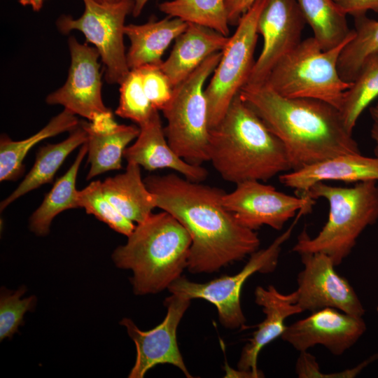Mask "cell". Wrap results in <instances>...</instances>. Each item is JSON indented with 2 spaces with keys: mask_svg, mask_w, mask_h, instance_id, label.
I'll return each mask as SVG.
<instances>
[{
  "mask_svg": "<svg viewBox=\"0 0 378 378\" xmlns=\"http://www.w3.org/2000/svg\"><path fill=\"white\" fill-rule=\"evenodd\" d=\"M144 181L155 195L157 207L172 215L190 234V272H214L258 250V234L223 206L222 189L174 173L150 175Z\"/></svg>",
  "mask_w": 378,
  "mask_h": 378,
  "instance_id": "1",
  "label": "cell"
},
{
  "mask_svg": "<svg viewBox=\"0 0 378 378\" xmlns=\"http://www.w3.org/2000/svg\"><path fill=\"white\" fill-rule=\"evenodd\" d=\"M239 96L283 143L290 171L338 155L360 153L339 109L326 102L285 97L265 85H245Z\"/></svg>",
  "mask_w": 378,
  "mask_h": 378,
  "instance_id": "2",
  "label": "cell"
},
{
  "mask_svg": "<svg viewBox=\"0 0 378 378\" xmlns=\"http://www.w3.org/2000/svg\"><path fill=\"white\" fill-rule=\"evenodd\" d=\"M209 161L235 184L267 181L291 170L281 140L237 94L220 122L209 131Z\"/></svg>",
  "mask_w": 378,
  "mask_h": 378,
  "instance_id": "3",
  "label": "cell"
},
{
  "mask_svg": "<svg viewBox=\"0 0 378 378\" xmlns=\"http://www.w3.org/2000/svg\"><path fill=\"white\" fill-rule=\"evenodd\" d=\"M191 243L188 232L172 215L152 213L115 249L112 259L117 267L132 272L136 295L155 294L168 289L187 269Z\"/></svg>",
  "mask_w": 378,
  "mask_h": 378,
  "instance_id": "4",
  "label": "cell"
},
{
  "mask_svg": "<svg viewBox=\"0 0 378 378\" xmlns=\"http://www.w3.org/2000/svg\"><path fill=\"white\" fill-rule=\"evenodd\" d=\"M377 181L340 187L319 182L311 187L307 196L322 198L329 206L328 217L321 231L311 237L303 230L292 251L300 255L323 253L336 266L351 253L360 234L378 220Z\"/></svg>",
  "mask_w": 378,
  "mask_h": 378,
  "instance_id": "5",
  "label": "cell"
},
{
  "mask_svg": "<svg viewBox=\"0 0 378 378\" xmlns=\"http://www.w3.org/2000/svg\"><path fill=\"white\" fill-rule=\"evenodd\" d=\"M354 37L328 50L313 36L301 41L274 65L264 85L285 97L316 99L339 109L352 83L340 77L339 57Z\"/></svg>",
  "mask_w": 378,
  "mask_h": 378,
  "instance_id": "6",
  "label": "cell"
},
{
  "mask_svg": "<svg viewBox=\"0 0 378 378\" xmlns=\"http://www.w3.org/2000/svg\"><path fill=\"white\" fill-rule=\"evenodd\" d=\"M221 55L222 51L213 54L174 86L170 101L162 111L167 121L164 131L169 145L192 164L209 161L210 129L204 84Z\"/></svg>",
  "mask_w": 378,
  "mask_h": 378,
  "instance_id": "7",
  "label": "cell"
},
{
  "mask_svg": "<svg viewBox=\"0 0 378 378\" xmlns=\"http://www.w3.org/2000/svg\"><path fill=\"white\" fill-rule=\"evenodd\" d=\"M302 216V213L298 212L289 227L269 246L252 253L238 273L223 275L205 283L192 282L181 276L169 286V291L191 300L204 299L216 306L219 321L224 327L230 329L245 328L246 319L240 300L244 283L255 273H270L276 269L282 246L291 236L295 225Z\"/></svg>",
  "mask_w": 378,
  "mask_h": 378,
  "instance_id": "8",
  "label": "cell"
},
{
  "mask_svg": "<svg viewBox=\"0 0 378 378\" xmlns=\"http://www.w3.org/2000/svg\"><path fill=\"white\" fill-rule=\"evenodd\" d=\"M266 0H256L242 15L204 90L209 129L225 115L230 103L248 80L255 64L258 21Z\"/></svg>",
  "mask_w": 378,
  "mask_h": 378,
  "instance_id": "9",
  "label": "cell"
},
{
  "mask_svg": "<svg viewBox=\"0 0 378 378\" xmlns=\"http://www.w3.org/2000/svg\"><path fill=\"white\" fill-rule=\"evenodd\" d=\"M84 11L74 18L62 15L57 20L58 30L63 34L76 30L93 45L104 66L105 80L110 84H120L130 69L127 62L124 44L125 20L132 14L134 1L115 4H99L82 0Z\"/></svg>",
  "mask_w": 378,
  "mask_h": 378,
  "instance_id": "10",
  "label": "cell"
},
{
  "mask_svg": "<svg viewBox=\"0 0 378 378\" xmlns=\"http://www.w3.org/2000/svg\"><path fill=\"white\" fill-rule=\"evenodd\" d=\"M223 206L244 227L256 230L267 225L281 230L284 224L301 211H312L315 200L309 197L290 195L262 181L248 180L236 184L223 196Z\"/></svg>",
  "mask_w": 378,
  "mask_h": 378,
  "instance_id": "11",
  "label": "cell"
},
{
  "mask_svg": "<svg viewBox=\"0 0 378 378\" xmlns=\"http://www.w3.org/2000/svg\"><path fill=\"white\" fill-rule=\"evenodd\" d=\"M304 266L298 275L296 293L300 308L311 312L333 308L363 317L365 309L349 281L335 270L332 258L323 253L300 255Z\"/></svg>",
  "mask_w": 378,
  "mask_h": 378,
  "instance_id": "12",
  "label": "cell"
},
{
  "mask_svg": "<svg viewBox=\"0 0 378 378\" xmlns=\"http://www.w3.org/2000/svg\"><path fill=\"white\" fill-rule=\"evenodd\" d=\"M71 63L65 83L46 97L50 105H61L89 121L111 112L102 99L99 54L94 47L68 39Z\"/></svg>",
  "mask_w": 378,
  "mask_h": 378,
  "instance_id": "13",
  "label": "cell"
},
{
  "mask_svg": "<svg viewBox=\"0 0 378 378\" xmlns=\"http://www.w3.org/2000/svg\"><path fill=\"white\" fill-rule=\"evenodd\" d=\"M190 301L186 297L172 294L164 300L167 311L164 320L147 331L140 330L130 318L121 320L120 324L126 328L136 351L129 378H143L149 370L159 364L173 365L186 377H192L185 365L176 339L177 328Z\"/></svg>",
  "mask_w": 378,
  "mask_h": 378,
  "instance_id": "14",
  "label": "cell"
},
{
  "mask_svg": "<svg viewBox=\"0 0 378 378\" xmlns=\"http://www.w3.org/2000/svg\"><path fill=\"white\" fill-rule=\"evenodd\" d=\"M305 24L297 0H266L258 21L263 46L246 85L265 83L274 65L301 42Z\"/></svg>",
  "mask_w": 378,
  "mask_h": 378,
  "instance_id": "15",
  "label": "cell"
},
{
  "mask_svg": "<svg viewBox=\"0 0 378 378\" xmlns=\"http://www.w3.org/2000/svg\"><path fill=\"white\" fill-rule=\"evenodd\" d=\"M365 330L363 317L324 308L286 326L281 337L299 352L319 344L333 355L340 356L352 347Z\"/></svg>",
  "mask_w": 378,
  "mask_h": 378,
  "instance_id": "16",
  "label": "cell"
},
{
  "mask_svg": "<svg viewBox=\"0 0 378 378\" xmlns=\"http://www.w3.org/2000/svg\"><path fill=\"white\" fill-rule=\"evenodd\" d=\"M255 302L262 307L264 320L256 326L257 330L244 346L238 363V370L249 378L264 377L258 368V357L267 344L281 337L289 316L300 314L302 310L297 304L296 293L283 294L272 285L267 288L257 286Z\"/></svg>",
  "mask_w": 378,
  "mask_h": 378,
  "instance_id": "17",
  "label": "cell"
},
{
  "mask_svg": "<svg viewBox=\"0 0 378 378\" xmlns=\"http://www.w3.org/2000/svg\"><path fill=\"white\" fill-rule=\"evenodd\" d=\"M280 183L293 188L298 196L307 195L312 186L328 181L356 183L378 181V157L346 153L327 158L279 176Z\"/></svg>",
  "mask_w": 378,
  "mask_h": 378,
  "instance_id": "18",
  "label": "cell"
},
{
  "mask_svg": "<svg viewBox=\"0 0 378 378\" xmlns=\"http://www.w3.org/2000/svg\"><path fill=\"white\" fill-rule=\"evenodd\" d=\"M158 111L155 109L149 119L139 126V134L135 142L126 148L123 158L148 171L170 169L189 181H204L208 176L205 168L187 162L170 147Z\"/></svg>",
  "mask_w": 378,
  "mask_h": 378,
  "instance_id": "19",
  "label": "cell"
},
{
  "mask_svg": "<svg viewBox=\"0 0 378 378\" xmlns=\"http://www.w3.org/2000/svg\"><path fill=\"white\" fill-rule=\"evenodd\" d=\"M80 124L88 134V163L90 168L86 179L121 169L124 151L138 136L139 127L118 125L112 112L102 114L92 121H81Z\"/></svg>",
  "mask_w": 378,
  "mask_h": 378,
  "instance_id": "20",
  "label": "cell"
},
{
  "mask_svg": "<svg viewBox=\"0 0 378 378\" xmlns=\"http://www.w3.org/2000/svg\"><path fill=\"white\" fill-rule=\"evenodd\" d=\"M229 38L230 36L211 28L188 23L185 31L176 38L169 57L160 67L174 87L209 57L223 51Z\"/></svg>",
  "mask_w": 378,
  "mask_h": 378,
  "instance_id": "21",
  "label": "cell"
},
{
  "mask_svg": "<svg viewBox=\"0 0 378 378\" xmlns=\"http://www.w3.org/2000/svg\"><path fill=\"white\" fill-rule=\"evenodd\" d=\"M188 25V22L170 16L144 24L125 25V34L130 43L127 52L130 69L147 64L160 65L164 51Z\"/></svg>",
  "mask_w": 378,
  "mask_h": 378,
  "instance_id": "22",
  "label": "cell"
},
{
  "mask_svg": "<svg viewBox=\"0 0 378 378\" xmlns=\"http://www.w3.org/2000/svg\"><path fill=\"white\" fill-rule=\"evenodd\" d=\"M106 197L128 220L140 223L157 207L155 195L141 178L140 166L127 162L125 172L102 182Z\"/></svg>",
  "mask_w": 378,
  "mask_h": 378,
  "instance_id": "23",
  "label": "cell"
},
{
  "mask_svg": "<svg viewBox=\"0 0 378 378\" xmlns=\"http://www.w3.org/2000/svg\"><path fill=\"white\" fill-rule=\"evenodd\" d=\"M70 133L65 140L59 143L40 147L35 162L25 178L8 197L1 201V211L27 192L52 182L57 171L67 156L87 141V132L80 122Z\"/></svg>",
  "mask_w": 378,
  "mask_h": 378,
  "instance_id": "24",
  "label": "cell"
},
{
  "mask_svg": "<svg viewBox=\"0 0 378 378\" xmlns=\"http://www.w3.org/2000/svg\"><path fill=\"white\" fill-rule=\"evenodd\" d=\"M74 113L67 109L53 117L48 123L27 139L13 141L6 134L0 139V181H16L24 172L23 161L37 143L64 132H71L80 124Z\"/></svg>",
  "mask_w": 378,
  "mask_h": 378,
  "instance_id": "25",
  "label": "cell"
},
{
  "mask_svg": "<svg viewBox=\"0 0 378 378\" xmlns=\"http://www.w3.org/2000/svg\"><path fill=\"white\" fill-rule=\"evenodd\" d=\"M86 154L88 145L85 142L81 146L70 168L54 183L41 205L31 216L29 228L35 234L47 235L51 223L57 214L69 209L80 207L76 183L80 165Z\"/></svg>",
  "mask_w": 378,
  "mask_h": 378,
  "instance_id": "26",
  "label": "cell"
},
{
  "mask_svg": "<svg viewBox=\"0 0 378 378\" xmlns=\"http://www.w3.org/2000/svg\"><path fill=\"white\" fill-rule=\"evenodd\" d=\"M297 1L321 50L332 49L355 36V30L348 27L346 15L334 0Z\"/></svg>",
  "mask_w": 378,
  "mask_h": 378,
  "instance_id": "27",
  "label": "cell"
},
{
  "mask_svg": "<svg viewBox=\"0 0 378 378\" xmlns=\"http://www.w3.org/2000/svg\"><path fill=\"white\" fill-rule=\"evenodd\" d=\"M378 97V50L363 62L351 85L344 94L339 111L347 130L354 128L363 111Z\"/></svg>",
  "mask_w": 378,
  "mask_h": 378,
  "instance_id": "28",
  "label": "cell"
},
{
  "mask_svg": "<svg viewBox=\"0 0 378 378\" xmlns=\"http://www.w3.org/2000/svg\"><path fill=\"white\" fill-rule=\"evenodd\" d=\"M158 8L167 16L202 25L229 36L225 0H171L160 4Z\"/></svg>",
  "mask_w": 378,
  "mask_h": 378,
  "instance_id": "29",
  "label": "cell"
},
{
  "mask_svg": "<svg viewBox=\"0 0 378 378\" xmlns=\"http://www.w3.org/2000/svg\"><path fill=\"white\" fill-rule=\"evenodd\" d=\"M355 36L344 47L338 60L340 77L352 82L364 61L372 52L378 50V20L365 15L354 17Z\"/></svg>",
  "mask_w": 378,
  "mask_h": 378,
  "instance_id": "30",
  "label": "cell"
},
{
  "mask_svg": "<svg viewBox=\"0 0 378 378\" xmlns=\"http://www.w3.org/2000/svg\"><path fill=\"white\" fill-rule=\"evenodd\" d=\"M78 202L87 214L94 215L118 233L128 237L135 228L134 223L123 216L106 197L99 180L78 190Z\"/></svg>",
  "mask_w": 378,
  "mask_h": 378,
  "instance_id": "31",
  "label": "cell"
},
{
  "mask_svg": "<svg viewBox=\"0 0 378 378\" xmlns=\"http://www.w3.org/2000/svg\"><path fill=\"white\" fill-rule=\"evenodd\" d=\"M120 85V99L115 114L140 126L149 119L155 108L144 90L139 69H130Z\"/></svg>",
  "mask_w": 378,
  "mask_h": 378,
  "instance_id": "32",
  "label": "cell"
},
{
  "mask_svg": "<svg viewBox=\"0 0 378 378\" xmlns=\"http://www.w3.org/2000/svg\"><path fill=\"white\" fill-rule=\"evenodd\" d=\"M26 288L22 286L15 291L3 288L0 297V340L11 337L23 324V317L27 311L34 308L35 296L22 299Z\"/></svg>",
  "mask_w": 378,
  "mask_h": 378,
  "instance_id": "33",
  "label": "cell"
},
{
  "mask_svg": "<svg viewBox=\"0 0 378 378\" xmlns=\"http://www.w3.org/2000/svg\"><path fill=\"white\" fill-rule=\"evenodd\" d=\"M137 69L140 71L144 90L152 106L162 111L173 92L174 87L169 78L160 65L147 64Z\"/></svg>",
  "mask_w": 378,
  "mask_h": 378,
  "instance_id": "34",
  "label": "cell"
},
{
  "mask_svg": "<svg viewBox=\"0 0 378 378\" xmlns=\"http://www.w3.org/2000/svg\"><path fill=\"white\" fill-rule=\"evenodd\" d=\"M346 14L356 17L365 15L368 10L378 13V0H334Z\"/></svg>",
  "mask_w": 378,
  "mask_h": 378,
  "instance_id": "35",
  "label": "cell"
},
{
  "mask_svg": "<svg viewBox=\"0 0 378 378\" xmlns=\"http://www.w3.org/2000/svg\"><path fill=\"white\" fill-rule=\"evenodd\" d=\"M256 0H225L230 25L237 26L242 15Z\"/></svg>",
  "mask_w": 378,
  "mask_h": 378,
  "instance_id": "36",
  "label": "cell"
},
{
  "mask_svg": "<svg viewBox=\"0 0 378 378\" xmlns=\"http://www.w3.org/2000/svg\"><path fill=\"white\" fill-rule=\"evenodd\" d=\"M370 114L372 119L370 136L374 141V155L378 157V102L370 108Z\"/></svg>",
  "mask_w": 378,
  "mask_h": 378,
  "instance_id": "37",
  "label": "cell"
},
{
  "mask_svg": "<svg viewBox=\"0 0 378 378\" xmlns=\"http://www.w3.org/2000/svg\"><path fill=\"white\" fill-rule=\"evenodd\" d=\"M18 1L21 5L24 6H29L31 7L33 10L37 12V11H39L42 8L43 6V3L46 0H18Z\"/></svg>",
  "mask_w": 378,
  "mask_h": 378,
  "instance_id": "38",
  "label": "cell"
},
{
  "mask_svg": "<svg viewBox=\"0 0 378 378\" xmlns=\"http://www.w3.org/2000/svg\"><path fill=\"white\" fill-rule=\"evenodd\" d=\"M149 1L150 0H134V7L132 15L134 17L139 16Z\"/></svg>",
  "mask_w": 378,
  "mask_h": 378,
  "instance_id": "39",
  "label": "cell"
},
{
  "mask_svg": "<svg viewBox=\"0 0 378 378\" xmlns=\"http://www.w3.org/2000/svg\"><path fill=\"white\" fill-rule=\"evenodd\" d=\"M94 1L99 4H115V3H118L121 1H134V0H94Z\"/></svg>",
  "mask_w": 378,
  "mask_h": 378,
  "instance_id": "40",
  "label": "cell"
},
{
  "mask_svg": "<svg viewBox=\"0 0 378 378\" xmlns=\"http://www.w3.org/2000/svg\"><path fill=\"white\" fill-rule=\"evenodd\" d=\"M377 314H378V306L377 307Z\"/></svg>",
  "mask_w": 378,
  "mask_h": 378,
  "instance_id": "41",
  "label": "cell"
}]
</instances>
